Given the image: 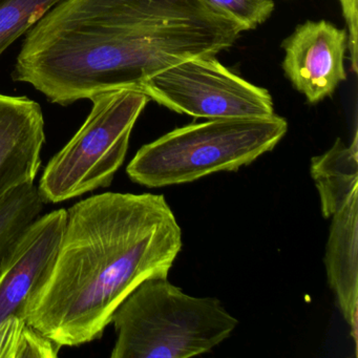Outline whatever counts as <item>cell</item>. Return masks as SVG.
<instances>
[{"label":"cell","instance_id":"5bb4252c","mask_svg":"<svg viewBox=\"0 0 358 358\" xmlns=\"http://www.w3.org/2000/svg\"><path fill=\"white\" fill-rule=\"evenodd\" d=\"M238 24L242 32L255 30L271 17L274 0H201Z\"/></svg>","mask_w":358,"mask_h":358},{"label":"cell","instance_id":"277c9868","mask_svg":"<svg viewBox=\"0 0 358 358\" xmlns=\"http://www.w3.org/2000/svg\"><path fill=\"white\" fill-rule=\"evenodd\" d=\"M287 131L286 119L276 114L186 125L142 146L127 173L135 183L158 188L236 171L271 152Z\"/></svg>","mask_w":358,"mask_h":358},{"label":"cell","instance_id":"9c48e42d","mask_svg":"<svg viewBox=\"0 0 358 358\" xmlns=\"http://www.w3.org/2000/svg\"><path fill=\"white\" fill-rule=\"evenodd\" d=\"M358 183L349 182L318 190L322 213L332 217L324 255L329 285L355 348L358 332Z\"/></svg>","mask_w":358,"mask_h":358},{"label":"cell","instance_id":"9a60e30c","mask_svg":"<svg viewBox=\"0 0 358 358\" xmlns=\"http://www.w3.org/2000/svg\"><path fill=\"white\" fill-rule=\"evenodd\" d=\"M348 31V52L351 70H358V0H338Z\"/></svg>","mask_w":358,"mask_h":358},{"label":"cell","instance_id":"30bf717a","mask_svg":"<svg viewBox=\"0 0 358 358\" xmlns=\"http://www.w3.org/2000/svg\"><path fill=\"white\" fill-rule=\"evenodd\" d=\"M45 142L41 106L28 97L0 94V199L34 183Z\"/></svg>","mask_w":358,"mask_h":358},{"label":"cell","instance_id":"8992f818","mask_svg":"<svg viewBox=\"0 0 358 358\" xmlns=\"http://www.w3.org/2000/svg\"><path fill=\"white\" fill-rule=\"evenodd\" d=\"M140 91L173 112L194 118H268L275 115L268 90L245 80L215 56L185 60L146 79Z\"/></svg>","mask_w":358,"mask_h":358},{"label":"cell","instance_id":"ba28073f","mask_svg":"<svg viewBox=\"0 0 358 358\" xmlns=\"http://www.w3.org/2000/svg\"><path fill=\"white\" fill-rule=\"evenodd\" d=\"M347 29L327 20H307L282 43V71L292 87L316 104L330 97L347 79Z\"/></svg>","mask_w":358,"mask_h":358},{"label":"cell","instance_id":"4fadbf2b","mask_svg":"<svg viewBox=\"0 0 358 358\" xmlns=\"http://www.w3.org/2000/svg\"><path fill=\"white\" fill-rule=\"evenodd\" d=\"M62 0H0V55Z\"/></svg>","mask_w":358,"mask_h":358},{"label":"cell","instance_id":"6da1fadb","mask_svg":"<svg viewBox=\"0 0 358 358\" xmlns=\"http://www.w3.org/2000/svg\"><path fill=\"white\" fill-rule=\"evenodd\" d=\"M242 33L201 0H62L27 33L12 76L69 106L140 91L152 75L217 55Z\"/></svg>","mask_w":358,"mask_h":358},{"label":"cell","instance_id":"7a4b0ae2","mask_svg":"<svg viewBox=\"0 0 358 358\" xmlns=\"http://www.w3.org/2000/svg\"><path fill=\"white\" fill-rule=\"evenodd\" d=\"M182 229L163 194L103 192L66 209L53 269L24 318L62 347L100 339L142 282L167 278Z\"/></svg>","mask_w":358,"mask_h":358},{"label":"cell","instance_id":"8fae6325","mask_svg":"<svg viewBox=\"0 0 358 358\" xmlns=\"http://www.w3.org/2000/svg\"><path fill=\"white\" fill-rule=\"evenodd\" d=\"M45 204L35 183L16 187L0 199V261L24 229L41 215Z\"/></svg>","mask_w":358,"mask_h":358},{"label":"cell","instance_id":"7c38bea8","mask_svg":"<svg viewBox=\"0 0 358 358\" xmlns=\"http://www.w3.org/2000/svg\"><path fill=\"white\" fill-rule=\"evenodd\" d=\"M62 348L24 317L12 316L0 324V358H56Z\"/></svg>","mask_w":358,"mask_h":358},{"label":"cell","instance_id":"5b68a950","mask_svg":"<svg viewBox=\"0 0 358 358\" xmlns=\"http://www.w3.org/2000/svg\"><path fill=\"white\" fill-rule=\"evenodd\" d=\"M91 100L87 120L43 171L37 187L45 203L66 202L110 186L150 98L138 90H121Z\"/></svg>","mask_w":358,"mask_h":358},{"label":"cell","instance_id":"52a82bcc","mask_svg":"<svg viewBox=\"0 0 358 358\" xmlns=\"http://www.w3.org/2000/svg\"><path fill=\"white\" fill-rule=\"evenodd\" d=\"M66 223V209L39 215L0 261V324L24 317L27 306L51 274Z\"/></svg>","mask_w":358,"mask_h":358},{"label":"cell","instance_id":"3957f363","mask_svg":"<svg viewBox=\"0 0 358 358\" xmlns=\"http://www.w3.org/2000/svg\"><path fill=\"white\" fill-rule=\"evenodd\" d=\"M110 324L112 358H188L223 343L238 320L217 299L190 296L167 278H152L127 296Z\"/></svg>","mask_w":358,"mask_h":358}]
</instances>
